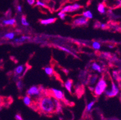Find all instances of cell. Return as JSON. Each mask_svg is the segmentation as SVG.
Masks as SVG:
<instances>
[{
    "instance_id": "1",
    "label": "cell",
    "mask_w": 121,
    "mask_h": 120,
    "mask_svg": "<svg viewBox=\"0 0 121 120\" xmlns=\"http://www.w3.org/2000/svg\"><path fill=\"white\" fill-rule=\"evenodd\" d=\"M38 109L42 113L51 115L58 112L61 109L60 101L49 94L43 95L37 101Z\"/></svg>"
},
{
    "instance_id": "2",
    "label": "cell",
    "mask_w": 121,
    "mask_h": 120,
    "mask_svg": "<svg viewBox=\"0 0 121 120\" xmlns=\"http://www.w3.org/2000/svg\"><path fill=\"white\" fill-rule=\"evenodd\" d=\"M45 89L41 86H32L27 91V95L30 97H36L38 99H40L43 95H44ZM38 99V100H39Z\"/></svg>"
},
{
    "instance_id": "3",
    "label": "cell",
    "mask_w": 121,
    "mask_h": 120,
    "mask_svg": "<svg viewBox=\"0 0 121 120\" xmlns=\"http://www.w3.org/2000/svg\"><path fill=\"white\" fill-rule=\"evenodd\" d=\"M107 88V83L105 80L103 78H101L93 90L95 95L97 96L101 95V94H103V92H105Z\"/></svg>"
},
{
    "instance_id": "4",
    "label": "cell",
    "mask_w": 121,
    "mask_h": 120,
    "mask_svg": "<svg viewBox=\"0 0 121 120\" xmlns=\"http://www.w3.org/2000/svg\"><path fill=\"white\" fill-rule=\"evenodd\" d=\"M48 94L51 96L53 97L54 98L56 99L59 101H62V102H65L66 98L64 95V93L62 91L57 89L52 88L48 90Z\"/></svg>"
},
{
    "instance_id": "5",
    "label": "cell",
    "mask_w": 121,
    "mask_h": 120,
    "mask_svg": "<svg viewBox=\"0 0 121 120\" xmlns=\"http://www.w3.org/2000/svg\"><path fill=\"white\" fill-rule=\"evenodd\" d=\"M27 67L25 68V66L24 65H20L16 67L14 70V76L15 79L18 80L20 79L23 75H24L25 73L27 71Z\"/></svg>"
},
{
    "instance_id": "6",
    "label": "cell",
    "mask_w": 121,
    "mask_h": 120,
    "mask_svg": "<svg viewBox=\"0 0 121 120\" xmlns=\"http://www.w3.org/2000/svg\"><path fill=\"white\" fill-rule=\"evenodd\" d=\"M119 91V90L117 86L114 83V82L112 81L111 90H105V94L107 97H113L116 96L118 94Z\"/></svg>"
},
{
    "instance_id": "7",
    "label": "cell",
    "mask_w": 121,
    "mask_h": 120,
    "mask_svg": "<svg viewBox=\"0 0 121 120\" xmlns=\"http://www.w3.org/2000/svg\"><path fill=\"white\" fill-rule=\"evenodd\" d=\"M82 7L81 5H79L78 4H74L73 5H69L65 7L64 8H62L61 12L63 13H72V12H76L80 8H82Z\"/></svg>"
},
{
    "instance_id": "8",
    "label": "cell",
    "mask_w": 121,
    "mask_h": 120,
    "mask_svg": "<svg viewBox=\"0 0 121 120\" xmlns=\"http://www.w3.org/2000/svg\"><path fill=\"white\" fill-rule=\"evenodd\" d=\"M88 22H89V19L82 16L73 20V24L75 26H85L88 24Z\"/></svg>"
},
{
    "instance_id": "9",
    "label": "cell",
    "mask_w": 121,
    "mask_h": 120,
    "mask_svg": "<svg viewBox=\"0 0 121 120\" xmlns=\"http://www.w3.org/2000/svg\"><path fill=\"white\" fill-rule=\"evenodd\" d=\"M98 78V76L97 74H92L89 76V79H88V83L89 85H94L97 81Z\"/></svg>"
},
{
    "instance_id": "10",
    "label": "cell",
    "mask_w": 121,
    "mask_h": 120,
    "mask_svg": "<svg viewBox=\"0 0 121 120\" xmlns=\"http://www.w3.org/2000/svg\"><path fill=\"white\" fill-rule=\"evenodd\" d=\"M57 21V18L52 17V18H49L47 19H43L40 21V24L42 25H49L51 24H53Z\"/></svg>"
},
{
    "instance_id": "11",
    "label": "cell",
    "mask_w": 121,
    "mask_h": 120,
    "mask_svg": "<svg viewBox=\"0 0 121 120\" xmlns=\"http://www.w3.org/2000/svg\"><path fill=\"white\" fill-rule=\"evenodd\" d=\"M23 101H24V103H25V105L28 106L29 107H31V106L34 103V102L32 100V99H31V97L28 96L27 95L23 98Z\"/></svg>"
},
{
    "instance_id": "12",
    "label": "cell",
    "mask_w": 121,
    "mask_h": 120,
    "mask_svg": "<svg viewBox=\"0 0 121 120\" xmlns=\"http://www.w3.org/2000/svg\"><path fill=\"white\" fill-rule=\"evenodd\" d=\"M72 84H73V81L72 79H68L65 83V87L70 93L72 92Z\"/></svg>"
},
{
    "instance_id": "13",
    "label": "cell",
    "mask_w": 121,
    "mask_h": 120,
    "mask_svg": "<svg viewBox=\"0 0 121 120\" xmlns=\"http://www.w3.org/2000/svg\"><path fill=\"white\" fill-rule=\"evenodd\" d=\"M3 23L5 25H11V26H14L16 24V21L15 19H10L4 20L3 21Z\"/></svg>"
},
{
    "instance_id": "14",
    "label": "cell",
    "mask_w": 121,
    "mask_h": 120,
    "mask_svg": "<svg viewBox=\"0 0 121 120\" xmlns=\"http://www.w3.org/2000/svg\"><path fill=\"white\" fill-rule=\"evenodd\" d=\"M92 69L93 70H95V71H96L99 73H101L102 71V69H101V67L97 64L96 62H93L92 64Z\"/></svg>"
},
{
    "instance_id": "15",
    "label": "cell",
    "mask_w": 121,
    "mask_h": 120,
    "mask_svg": "<svg viewBox=\"0 0 121 120\" xmlns=\"http://www.w3.org/2000/svg\"><path fill=\"white\" fill-rule=\"evenodd\" d=\"M8 100L9 99H7V97L0 95V108L3 107V106H4L7 103H8V102H7Z\"/></svg>"
},
{
    "instance_id": "16",
    "label": "cell",
    "mask_w": 121,
    "mask_h": 120,
    "mask_svg": "<svg viewBox=\"0 0 121 120\" xmlns=\"http://www.w3.org/2000/svg\"><path fill=\"white\" fill-rule=\"evenodd\" d=\"M105 3H100V4H99L98 5V12H99L101 14H104V13H105Z\"/></svg>"
},
{
    "instance_id": "17",
    "label": "cell",
    "mask_w": 121,
    "mask_h": 120,
    "mask_svg": "<svg viewBox=\"0 0 121 120\" xmlns=\"http://www.w3.org/2000/svg\"><path fill=\"white\" fill-rule=\"evenodd\" d=\"M44 71L49 76H52V75H54V73L53 69L52 67H45L44 69Z\"/></svg>"
},
{
    "instance_id": "18",
    "label": "cell",
    "mask_w": 121,
    "mask_h": 120,
    "mask_svg": "<svg viewBox=\"0 0 121 120\" xmlns=\"http://www.w3.org/2000/svg\"><path fill=\"white\" fill-rule=\"evenodd\" d=\"M30 38L29 37H27V36H22V37H21V38L15 39L14 42L17 43H22L24 42V41H25L26 40H28L30 39Z\"/></svg>"
},
{
    "instance_id": "19",
    "label": "cell",
    "mask_w": 121,
    "mask_h": 120,
    "mask_svg": "<svg viewBox=\"0 0 121 120\" xmlns=\"http://www.w3.org/2000/svg\"><path fill=\"white\" fill-rule=\"evenodd\" d=\"M82 16L85 17L87 19H92L93 18V15H92V13H91V11H86V12H84L82 13Z\"/></svg>"
},
{
    "instance_id": "20",
    "label": "cell",
    "mask_w": 121,
    "mask_h": 120,
    "mask_svg": "<svg viewBox=\"0 0 121 120\" xmlns=\"http://www.w3.org/2000/svg\"><path fill=\"white\" fill-rule=\"evenodd\" d=\"M15 33H8L7 34H5L4 35V37L6 39H8V40H12L13 39L14 37H15Z\"/></svg>"
},
{
    "instance_id": "21",
    "label": "cell",
    "mask_w": 121,
    "mask_h": 120,
    "mask_svg": "<svg viewBox=\"0 0 121 120\" xmlns=\"http://www.w3.org/2000/svg\"><path fill=\"white\" fill-rule=\"evenodd\" d=\"M113 76L115 80L118 82L120 81V79H121V75H120V73H118V71H113Z\"/></svg>"
},
{
    "instance_id": "22",
    "label": "cell",
    "mask_w": 121,
    "mask_h": 120,
    "mask_svg": "<svg viewBox=\"0 0 121 120\" xmlns=\"http://www.w3.org/2000/svg\"><path fill=\"white\" fill-rule=\"evenodd\" d=\"M21 24H22V25H24V26H30V24L28 23V22L27 21V18H26V17H25V16H22Z\"/></svg>"
},
{
    "instance_id": "23",
    "label": "cell",
    "mask_w": 121,
    "mask_h": 120,
    "mask_svg": "<svg viewBox=\"0 0 121 120\" xmlns=\"http://www.w3.org/2000/svg\"><path fill=\"white\" fill-rule=\"evenodd\" d=\"M16 87L19 90H22L23 87H24V84H23V82L21 80H17L16 82Z\"/></svg>"
},
{
    "instance_id": "24",
    "label": "cell",
    "mask_w": 121,
    "mask_h": 120,
    "mask_svg": "<svg viewBox=\"0 0 121 120\" xmlns=\"http://www.w3.org/2000/svg\"><path fill=\"white\" fill-rule=\"evenodd\" d=\"M92 47L94 48L95 49H96V50H98L101 48V45L99 42L98 41H94V42L92 43Z\"/></svg>"
},
{
    "instance_id": "25",
    "label": "cell",
    "mask_w": 121,
    "mask_h": 120,
    "mask_svg": "<svg viewBox=\"0 0 121 120\" xmlns=\"http://www.w3.org/2000/svg\"><path fill=\"white\" fill-rule=\"evenodd\" d=\"M36 5H37V6L43 7H45V8H47V5H46L44 3H43V2L39 1V0H37V2H36Z\"/></svg>"
},
{
    "instance_id": "26",
    "label": "cell",
    "mask_w": 121,
    "mask_h": 120,
    "mask_svg": "<svg viewBox=\"0 0 121 120\" xmlns=\"http://www.w3.org/2000/svg\"><path fill=\"white\" fill-rule=\"evenodd\" d=\"M94 104H95L94 101H93V102H91V103H89V104H88L87 106V111H91V109H92V106L94 105Z\"/></svg>"
},
{
    "instance_id": "27",
    "label": "cell",
    "mask_w": 121,
    "mask_h": 120,
    "mask_svg": "<svg viewBox=\"0 0 121 120\" xmlns=\"http://www.w3.org/2000/svg\"><path fill=\"white\" fill-rule=\"evenodd\" d=\"M58 16L60 17V19H61L62 20H64L65 19L66 15L65 13H63V12H60L58 13Z\"/></svg>"
},
{
    "instance_id": "28",
    "label": "cell",
    "mask_w": 121,
    "mask_h": 120,
    "mask_svg": "<svg viewBox=\"0 0 121 120\" xmlns=\"http://www.w3.org/2000/svg\"><path fill=\"white\" fill-rule=\"evenodd\" d=\"M59 48H60V49H61L62 50H63V51L69 53V54H72V52H71V50H69V49H67V48H64V47H62V46H60V47H59Z\"/></svg>"
},
{
    "instance_id": "29",
    "label": "cell",
    "mask_w": 121,
    "mask_h": 120,
    "mask_svg": "<svg viewBox=\"0 0 121 120\" xmlns=\"http://www.w3.org/2000/svg\"><path fill=\"white\" fill-rule=\"evenodd\" d=\"M27 3L30 5H33L35 3V0H27Z\"/></svg>"
},
{
    "instance_id": "30",
    "label": "cell",
    "mask_w": 121,
    "mask_h": 120,
    "mask_svg": "<svg viewBox=\"0 0 121 120\" xmlns=\"http://www.w3.org/2000/svg\"><path fill=\"white\" fill-rule=\"evenodd\" d=\"M15 118H16V120H23L21 116L20 115H19V114L16 115V116H15Z\"/></svg>"
},
{
    "instance_id": "31",
    "label": "cell",
    "mask_w": 121,
    "mask_h": 120,
    "mask_svg": "<svg viewBox=\"0 0 121 120\" xmlns=\"http://www.w3.org/2000/svg\"><path fill=\"white\" fill-rule=\"evenodd\" d=\"M101 28H102V29H105L107 28L108 26L106 25V24H101Z\"/></svg>"
},
{
    "instance_id": "32",
    "label": "cell",
    "mask_w": 121,
    "mask_h": 120,
    "mask_svg": "<svg viewBox=\"0 0 121 120\" xmlns=\"http://www.w3.org/2000/svg\"><path fill=\"white\" fill-rule=\"evenodd\" d=\"M17 11H18L19 12H22V7L20 5H19L17 7Z\"/></svg>"
},
{
    "instance_id": "33",
    "label": "cell",
    "mask_w": 121,
    "mask_h": 120,
    "mask_svg": "<svg viewBox=\"0 0 121 120\" xmlns=\"http://www.w3.org/2000/svg\"><path fill=\"white\" fill-rule=\"evenodd\" d=\"M104 1H106V0H104Z\"/></svg>"
}]
</instances>
